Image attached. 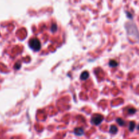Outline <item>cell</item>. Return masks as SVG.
<instances>
[{
  "mask_svg": "<svg viewBox=\"0 0 139 139\" xmlns=\"http://www.w3.org/2000/svg\"><path fill=\"white\" fill-rule=\"evenodd\" d=\"M137 129H138V130L139 131V125L138 126H137Z\"/></svg>",
  "mask_w": 139,
  "mask_h": 139,
  "instance_id": "7c38bea8",
  "label": "cell"
},
{
  "mask_svg": "<svg viewBox=\"0 0 139 139\" xmlns=\"http://www.w3.org/2000/svg\"><path fill=\"white\" fill-rule=\"evenodd\" d=\"M136 112V109H133V108H130L128 109V113L130 114H134Z\"/></svg>",
  "mask_w": 139,
  "mask_h": 139,
  "instance_id": "8fae6325",
  "label": "cell"
},
{
  "mask_svg": "<svg viewBox=\"0 0 139 139\" xmlns=\"http://www.w3.org/2000/svg\"><path fill=\"white\" fill-rule=\"evenodd\" d=\"M118 65L117 62L115 61V60H111L109 61V66L111 67H116Z\"/></svg>",
  "mask_w": 139,
  "mask_h": 139,
  "instance_id": "8992f818",
  "label": "cell"
},
{
  "mask_svg": "<svg viewBox=\"0 0 139 139\" xmlns=\"http://www.w3.org/2000/svg\"><path fill=\"white\" fill-rule=\"evenodd\" d=\"M21 64L20 63H19V62H18V63H16V65H15V69H20V68H21Z\"/></svg>",
  "mask_w": 139,
  "mask_h": 139,
  "instance_id": "30bf717a",
  "label": "cell"
},
{
  "mask_svg": "<svg viewBox=\"0 0 139 139\" xmlns=\"http://www.w3.org/2000/svg\"><path fill=\"white\" fill-rule=\"evenodd\" d=\"M103 120V116L100 114H96L92 118V123L94 125H99Z\"/></svg>",
  "mask_w": 139,
  "mask_h": 139,
  "instance_id": "7a4b0ae2",
  "label": "cell"
},
{
  "mask_svg": "<svg viewBox=\"0 0 139 139\" xmlns=\"http://www.w3.org/2000/svg\"><path fill=\"white\" fill-rule=\"evenodd\" d=\"M135 126H136V125H135L134 122H130V124H129V130H130V131L132 132V131L134 130V129Z\"/></svg>",
  "mask_w": 139,
  "mask_h": 139,
  "instance_id": "52a82bcc",
  "label": "cell"
},
{
  "mask_svg": "<svg viewBox=\"0 0 139 139\" xmlns=\"http://www.w3.org/2000/svg\"><path fill=\"white\" fill-rule=\"evenodd\" d=\"M29 46L34 51H39L41 48L40 41L37 38H32L29 42Z\"/></svg>",
  "mask_w": 139,
  "mask_h": 139,
  "instance_id": "6da1fadb",
  "label": "cell"
},
{
  "mask_svg": "<svg viewBox=\"0 0 139 139\" xmlns=\"http://www.w3.org/2000/svg\"><path fill=\"white\" fill-rule=\"evenodd\" d=\"M117 122L118 123V124L121 126H124L126 122H125V121H124L122 119V118H117Z\"/></svg>",
  "mask_w": 139,
  "mask_h": 139,
  "instance_id": "ba28073f",
  "label": "cell"
},
{
  "mask_svg": "<svg viewBox=\"0 0 139 139\" xmlns=\"http://www.w3.org/2000/svg\"><path fill=\"white\" fill-rule=\"evenodd\" d=\"M89 77V73L88 71H84L83 72L82 75H81V80H86Z\"/></svg>",
  "mask_w": 139,
  "mask_h": 139,
  "instance_id": "277c9868",
  "label": "cell"
},
{
  "mask_svg": "<svg viewBox=\"0 0 139 139\" xmlns=\"http://www.w3.org/2000/svg\"><path fill=\"white\" fill-rule=\"evenodd\" d=\"M117 126H111V128H110V130H109V132L110 133H111V134H116V133L117 132Z\"/></svg>",
  "mask_w": 139,
  "mask_h": 139,
  "instance_id": "5b68a950",
  "label": "cell"
},
{
  "mask_svg": "<svg viewBox=\"0 0 139 139\" xmlns=\"http://www.w3.org/2000/svg\"><path fill=\"white\" fill-rule=\"evenodd\" d=\"M51 31L52 32H56L57 31V25L56 24H52V27H51Z\"/></svg>",
  "mask_w": 139,
  "mask_h": 139,
  "instance_id": "9c48e42d",
  "label": "cell"
},
{
  "mask_svg": "<svg viewBox=\"0 0 139 139\" xmlns=\"http://www.w3.org/2000/svg\"><path fill=\"white\" fill-rule=\"evenodd\" d=\"M74 133L77 136H82L84 134V131L82 128H76L74 130Z\"/></svg>",
  "mask_w": 139,
  "mask_h": 139,
  "instance_id": "3957f363",
  "label": "cell"
}]
</instances>
